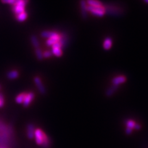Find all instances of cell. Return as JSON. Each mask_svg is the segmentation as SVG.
I'll list each match as a JSON object with an SVG mask.
<instances>
[{"label": "cell", "mask_w": 148, "mask_h": 148, "mask_svg": "<svg viewBox=\"0 0 148 148\" xmlns=\"http://www.w3.org/2000/svg\"><path fill=\"white\" fill-rule=\"evenodd\" d=\"M34 82L35 83L36 86H37L38 90L40 91V92H41V93L44 94L45 92V88L43 85L42 82H41V81L40 80V78L39 77H35L34 78Z\"/></svg>", "instance_id": "obj_10"}, {"label": "cell", "mask_w": 148, "mask_h": 148, "mask_svg": "<svg viewBox=\"0 0 148 148\" xmlns=\"http://www.w3.org/2000/svg\"><path fill=\"white\" fill-rule=\"evenodd\" d=\"M51 55H52V53L49 51H45L43 53V58H46L51 57Z\"/></svg>", "instance_id": "obj_23"}, {"label": "cell", "mask_w": 148, "mask_h": 148, "mask_svg": "<svg viewBox=\"0 0 148 148\" xmlns=\"http://www.w3.org/2000/svg\"><path fill=\"white\" fill-rule=\"evenodd\" d=\"M117 88H118V86H115V85L111 86L108 89V90L106 91V96H108V97L111 96L114 93L115 91L117 90Z\"/></svg>", "instance_id": "obj_14"}, {"label": "cell", "mask_w": 148, "mask_h": 148, "mask_svg": "<svg viewBox=\"0 0 148 148\" xmlns=\"http://www.w3.org/2000/svg\"><path fill=\"white\" fill-rule=\"evenodd\" d=\"M61 36H62L57 34L55 36L48 38L47 40V41H46V44H47L48 46H53L54 44L59 42L60 40H61Z\"/></svg>", "instance_id": "obj_7"}, {"label": "cell", "mask_w": 148, "mask_h": 148, "mask_svg": "<svg viewBox=\"0 0 148 148\" xmlns=\"http://www.w3.org/2000/svg\"><path fill=\"white\" fill-rule=\"evenodd\" d=\"M126 80H127V78L125 77L123 75H120L113 78L112 84L113 85L118 86L119 85L125 82Z\"/></svg>", "instance_id": "obj_8"}, {"label": "cell", "mask_w": 148, "mask_h": 148, "mask_svg": "<svg viewBox=\"0 0 148 148\" xmlns=\"http://www.w3.org/2000/svg\"><path fill=\"white\" fill-rule=\"evenodd\" d=\"M86 2L88 6H90L91 7L99 8L103 6V3L99 1V0H86Z\"/></svg>", "instance_id": "obj_11"}, {"label": "cell", "mask_w": 148, "mask_h": 148, "mask_svg": "<svg viewBox=\"0 0 148 148\" xmlns=\"http://www.w3.org/2000/svg\"><path fill=\"white\" fill-rule=\"evenodd\" d=\"M34 97H35V95L33 92H29V93H26L24 101L23 102V105H24L25 107L29 106L31 104L32 101L34 100Z\"/></svg>", "instance_id": "obj_6"}, {"label": "cell", "mask_w": 148, "mask_h": 148, "mask_svg": "<svg viewBox=\"0 0 148 148\" xmlns=\"http://www.w3.org/2000/svg\"><path fill=\"white\" fill-rule=\"evenodd\" d=\"M144 1H145V2H146L147 3H148V0H144Z\"/></svg>", "instance_id": "obj_27"}, {"label": "cell", "mask_w": 148, "mask_h": 148, "mask_svg": "<svg viewBox=\"0 0 148 148\" xmlns=\"http://www.w3.org/2000/svg\"><path fill=\"white\" fill-rule=\"evenodd\" d=\"M87 11L88 12H91L92 15L97 17H103L105 14V9L104 6L99 8L91 7L87 5Z\"/></svg>", "instance_id": "obj_4"}, {"label": "cell", "mask_w": 148, "mask_h": 148, "mask_svg": "<svg viewBox=\"0 0 148 148\" xmlns=\"http://www.w3.org/2000/svg\"><path fill=\"white\" fill-rule=\"evenodd\" d=\"M4 104V97L3 96L0 94V108L3 107Z\"/></svg>", "instance_id": "obj_24"}, {"label": "cell", "mask_w": 148, "mask_h": 148, "mask_svg": "<svg viewBox=\"0 0 148 148\" xmlns=\"http://www.w3.org/2000/svg\"><path fill=\"white\" fill-rule=\"evenodd\" d=\"M135 122L133 121V120H128V121L127 122V127L130 128L132 129H133L134 127H135Z\"/></svg>", "instance_id": "obj_21"}, {"label": "cell", "mask_w": 148, "mask_h": 148, "mask_svg": "<svg viewBox=\"0 0 148 148\" xmlns=\"http://www.w3.org/2000/svg\"><path fill=\"white\" fill-rule=\"evenodd\" d=\"M112 39L109 38V37H108V38H106L104 40V43H103V48L106 50H109L111 48V46H112Z\"/></svg>", "instance_id": "obj_13"}, {"label": "cell", "mask_w": 148, "mask_h": 148, "mask_svg": "<svg viewBox=\"0 0 148 148\" xmlns=\"http://www.w3.org/2000/svg\"><path fill=\"white\" fill-rule=\"evenodd\" d=\"M132 130H133V129H132V128H130L127 127V129H126V133H127V134H130V133H132Z\"/></svg>", "instance_id": "obj_25"}, {"label": "cell", "mask_w": 148, "mask_h": 148, "mask_svg": "<svg viewBox=\"0 0 148 148\" xmlns=\"http://www.w3.org/2000/svg\"><path fill=\"white\" fill-rule=\"evenodd\" d=\"M35 128L33 125H29L27 128V136L29 139L34 138V133H35Z\"/></svg>", "instance_id": "obj_12"}, {"label": "cell", "mask_w": 148, "mask_h": 148, "mask_svg": "<svg viewBox=\"0 0 148 148\" xmlns=\"http://www.w3.org/2000/svg\"><path fill=\"white\" fill-rule=\"evenodd\" d=\"M28 2H29V0H16L12 7L13 12L16 15L25 12V8Z\"/></svg>", "instance_id": "obj_2"}, {"label": "cell", "mask_w": 148, "mask_h": 148, "mask_svg": "<svg viewBox=\"0 0 148 148\" xmlns=\"http://www.w3.org/2000/svg\"><path fill=\"white\" fill-rule=\"evenodd\" d=\"M31 41L32 45H34V46L36 48H38L39 47V42L38 40L37 39V38L35 36H32L31 37Z\"/></svg>", "instance_id": "obj_19"}, {"label": "cell", "mask_w": 148, "mask_h": 148, "mask_svg": "<svg viewBox=\"0 0 148 148\" xmlns=\"http://www.w3.org/2000/svg\"><path fill=\"white\" fill-rule=\"evenodd\" d=\"M62 46L59 42L54 44L52 46V53L54 56L57 57L61 56L62 54V51L61 50V48Z\"/></svg>", "instance_id": "obj_5"}, {"label": "cell", "mask_w": 148, "mask_h": 148, "mask_svg": "<svg viewBox=\"0 0 148 148\" xmlns=\"http://www.w3.org/2000/svg\"><path fill=\"white\" fill-rule=\"evenodd\" d=\"M25 95H26L25 92H22V93H21L18 95H17L16 98V103L17 104H23V102H24L25 99Z\"/></svg>", "instance_id": "obj_15"}, {"label": "cell", "mask_w": 148, "mask_h": 148, "mask_svg": "<svg viewBox=\"0 0 148 148\" xmlns=\"http://www.w3.org/2000/svg\"><path fill=\"white\" fill-rule=\"evenodd\" d=\"M80 7L81 11L83 17L86 18L88 16V11H87V4L85 0H81L80 1Z\"/></svg>", "instance_id": "obj_9"}, {"label": "cell", "mask_w": 148, "mask_h": 148, "mask_svg": "<svg viewBox=\"0 0 148 148\" xmlns=\"http://www.w3.org/2000/svg\"><path fill=\"white\" fill-rule=\"evenodd\" d=\"M34 138L36 143L39 146L48 147L49 140L47 135L41 128H35L34 133Z\"/></svg>", "instance_id": "obj_1"}, {"label": "cell", "mask_w": 148, "mask_h": 148, "mask_svg": "<svg viewBox=\"0 0 148 148\" xmlns=\"http://www.w3.org/2000/svg\"><path fill=\"white\" fill-rule=\"evenodd\" d=\"M105 13H108L111 16H119L122 14V9L117 6L111 5V4H108V5H103Z\"/></svg>", "instance_id": "obj_3"}, {"label": "cell", "mask_w": 148, "mask_h": 148, "mask_svg": "<svg viewBox=\"0 0 148 148\" xmlns=\"http://www.w3.org/2000/svg\"><path fill=\"white\" fill-rule=\"evenodd\" d=\"M35 53L37 58H38L39 60H41L43 58V53L41 51V49L39 48H36L35 50Z\"/></svg>", "instance_id": "obj_20"}, {"label": "cell", "mask_w": 148, "mask_h": 148, "mask_svg": "<svg viewBox=\"0 0 148 148\" xmlns=\"http://www.w3.org/2000/svg\"><path fill=\"white\" fill-rule=\"evenodd\" d=\"M27 14L25 12H23L21 14H18L16 16V18L18 22H23L27 19Z\"/></svg>", "instance_id": "obj_16"}, {"label": "cell", "mask_w": 148, "mask_h": 148, "mask_svg": "<svg viewBox=\"0 0 148 148\" xmlns=\"http://www.w3.org/2000/svg\"><path fill=\"white\" fill-rule=\"evenodd\" d=\"M18 76V73L16 71H12L8 73V77L9 79H16Z\"/></svg>", "instance_id": "obj_18"}, {"label": "cell", "mask_w": 148, "mask_h": 148, "mask_svg": "<svg viewBox=\"0 0 148 148\" xmlns=\"http://www.w3.org/2000/svg\"><path fill=\"white\" fill-rule=\"evenodd\" d=\"M58 33L56 32H49V31H45L41 33V36L44 38H49L51 37H53L55 36Z\"/></svg>", "instance_id": "obj_17"}, {"label": "cell", "mask_w": 148, "mask_h": 148, "mask_svg": "<svg viewBox=\"0 0 148 148\" xmlns=\"http://www.w3.org/2000/svg\"><path fill=\"white\" fill-rule=\"evenodd\" d=\"M140 128H141V126L140 125H139V124H136V123L135 124V127H134V128H135V129H136V130H140Z\"/></svg>", "instance_id": "obj_26"}, {"label": "cell", "mask_w": 148, "mask_h": 148, "mask_svg": "<svg viewBox=\"0 0 148 148\" xmlns=\"http://www.w3.org/2000/svg\"><path fill=\"white\" fill-rule=\"evenodd\" d=\"M16 0H1V2L5 4H12L14 5V3H16Z\"/></svg>", "instance_id": "obj_22"}]
</instances>
